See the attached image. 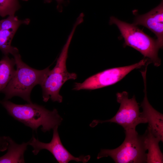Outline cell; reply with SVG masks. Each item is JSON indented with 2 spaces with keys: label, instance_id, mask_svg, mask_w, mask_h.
I'll use <instances>...</instances> for the list:
<instances>
[{
  "label": "cell",
  "instance_id": "obj_11",
  "mask_svg": "<svg viewBox=\"0 0 163 163\" xmlns=\"http://www.w3.org/2000/svg\"><path fill=\"white\" fill-rule=\"evenodd\" d=\"M8 141L7 152L0 157V163H24V154L27 149L29 142L18 144L9 136Z\"/></svg>",
  "mask_w": 163,
  "mask_h": 163
},
{
  "label": "cell",
  "instance_id": "obj_17",
  "mask_svg": "<svg viewBox=\"0 0 163 163\" xmlns=\"http://www.w3.org/2000/svg\"><path fill=\"white\" fill-rule=\"evenodd\" d=\"M8 136H0V151L4 152L7 150L8 144Z\"/></svg>",
  "mask_w": 163,
  "mask_h": 163
},
{
  "label": "cell",
  "instance_id": "obj_3",
  "mask_svg": "<svg viewBox=\"0 0 163 163\" xmlns=\"http://www.w3.org/2000/svg\"><path fill=\"white\" fill-rule=\"evenodd\" d=\"M122 144L113 149H101L97 158L110 156L116 163H146V134L139 135L136 129L125 130Z\"/></svg>",
  "mask_w": 163,
  "mask_h": 163
},
{
  "label": "cell",
  "instance_id": "obj_16",
  "mask_svg": "<svg viewBox=\"0 0 163 163\" xmlns=\"http://www.w3.org/2000/svg\"><path fill=\"white\" fill-rule=\"evenodd\" d=\"M29 22L28 19L21 20L14 15H10L6 19L0 21V29L17 30L21 24H27Z\"/></svg>",
  "mask_w": 163,
  "mask_h": 163
},
{
  "label": "cell",
  "instance_id": "obj_13",
  "mask_svg": "<svg viewBox=\"0 0 163 163\" xmlns=\"http://www.w3.org/2000/svg\"><path fill=\"white\" fill-rule=\"evenodd\" d=\"M14 58L4 55L0 60V93L7 86L14 74L16 70Z\"/></svg>",
  "mask_w": 163,
  "mask_h": 163
},
{
  "label": "cell",
  "instance_id": "obj_7",
  "mask_svg": "<svg viewBox=\"0 0 163 163\" xmlns=\"http://www.w3.org/2000/svg\"><path fill=\"white\" fill-rule=\"evenodd\" d=\"M148 60L144 58L131 65L105 70L90 76L82 83H75L73 89L92 90L114 84L132 71L144 66L147 63Z\"/></svg>",
  "mask_w": 163,
  "mask_h": 163
},
{
  "label": "cell",
  "instance_id": "obj_6",
  "mask_svg": "<svg viewBox=\"0 0 163 163\" xmlns=\"http://www.w3.org/2000/svg\"><path fill=\"white\" fill-rule=\"evenodd\" d=\"M117 101L120 104V108L115 115L111 119L105 120H94L90 126L94 127L99 123L111 122L121 126L125 130L136 129L139 124L147 123L146 119L143 117L139 111L138 103L134 95L129 98L128 93L123 91L116 94Z\"/></svg>",
  "mask_w": 163,
  "mask_h": 163
},
{
  "label": "cell",
  "instance_id": "obj_15",
  "mask_svg": "<svg viewBox=\"0 0 163 163\" xmlns=\"http://www.w3.org/2000/svg\"><path fill=\"white\" fill-rule=\"evenodd\" d=\"M20 7L18 0H0V16L14 15Z\"/></svg>",
  "mask_w": 163,
  "mask_h": 163
},
{
  "label": "cell",
  "instance_id": "obj_8",
  "mask_svg": "<svg viewBox=\"0 0 163 163\" xmlns=\"http://www.w3.org/2000/svg\"><path fill=\"white\" fill-rule=\"evenodd\" d=\"M58 127V126H56L53 129V137L49 143L41 142L34 136L32 137L29 141V145L33 148L32 152L34 155H37L40 150L45 149L50 152L56 161L59 163H68L71 160L83 163L88 162L90 158L89 155H82L76 157L71 154L64 147L59 135Z\"/></svg>",
  "mask_w": 163,
  "mask_h": 163
},
{
  "label": "cell",
  "instance_id": "obj_9",
  "mask_svg": "<svg viewBox=\"0 0 163 163\" xmlns=\"http://www.w3.org/2000/svg\"><path fill=\"white\" fill-rule=\"evenodd\" d=\"M137 26H143L156 35L157 42L161 48L163 44V2L147 13L137 16L133 23Z\"/></svg>",
  "mask_w": 163,
  "mask_h": 163
},
{
  "label": "cell",
  "instance_id": "obj_2",
  "mask_svg": "<svg viewBox=\"0 0 163 163\" xmlns=\"http://www.w3.org/2000/svg\"><path fill=\"white\" fill-rule=\"evenodd\" d=\"M13 56L16 69L12 78L2 92L5 95L4 100H8L16 96L21 97L28 103H32L30 97L31 91L36 85L41 84L50 67L43 70H37L24 62L18 52Z\"/></svg>",
  "mask_w": 163,
  "mask_h": 163
},
{
  "label": "cell",
  "instance_id": "obj_5",
  "mask_svg": "<svg viewBox=\"0 0 163 163\" xmlns=\"http://www.w3.org/2000/svg\"><path fill=\"white\" fill-rule=\"evenodd\" d=\"M109 24L117 27L124 39L125 46L139 51L155 66L160 65L161 60L158 56L160 48L156 40L145 33L137 26L122 21L114 17L110 18Z\"/></svg>",
  "mask_w": 163,
  "mask_h": 163
},
{
  "label": "cell",
  "instance_id": "obj_14",
  "mask_svg": "<svg viewBox=\"0 0 163 163\" xmlns=\"http://www.w3.org/2000/svg\"><path fill=\"white\" fill-rule=\"evenodd\" d=\"M17 30L0 29V50L4 55H13L18 52V49L11 45V42Z\"/></svg>",
  "mask_w": 163,
  "mask_h": 163
},
{
  "label": "cell",
  "instance_id": "obj_18",
  "mask_svg": "<svg viewBox=\"0 0 163 163\" xmlns=\"http://www.w3.org/2000/svg\"><path fill=\"white\" fill-rule=\"evenodd\" d=\"M58 3V6L60 8L61 6V4L62 3L64 0H56ZM47 2L49 1V0H46Z\"/></svg>",
  "mask_w": 163,
  "mask_h": 163
},
{
  "label": "cell",
  "instance_id": "obj_10",
  "mask_svg": "<svg viewBox=\"0 0 163 163\" xmlns=\"http://www.w3.org/2000/svg\"><path fill=\"white\" fill-rule=\"evenodd\" d=\"M146 70L145 69L141 71L144 85V97L141 105L142 109L141 114L142 117L146 119L153 135L163 142V115L153 108L148 100L146 90Z\"/></svg>",
  "mask_w": 163,
  "mask_h": 163
},
{
  "label": "cell",
  "instance_id": "obj_1",
  "mask_svg": "<svg viewBox=\"0 0 163 163\" xmlns=\"http://www.w3.org/2000/svg\"><path fill=\"white\" fill-rule=\"evenodd\" d=\"M0 104L14 119L36 131L40 126L43 132L49 131L62 120L56 109L50 111L36 104H18L8 100H0Z\"/></svg>",
  "mask_w": 163,
  "mask_h": 163
},
{
  "label": "cell",
  "instance_id": "obj_12",
  "mask_svg": "<svg viewBox=\"0 0 163 163\" xmlns=\"http://www.w3.org/2000/svg\"><path fill=\"white\" fill-rule=\"evenodd\" d=\"M148 153H147L146 163H162L163 155L159 145L160 140L152 133L150 127L148 126L145 131Z\"/></svg>",
  "mask_w": 163,
  "mask_h": 163
},
{
  "label": "cell",
  "instance_id": "obj_4",
  "mask_svg": "<svg viewBox=\"0 0 163 163\" xmlns=\"http://www.w3.org/2000/svg\"><path fill=\"white\" fill-rule=\"evenodd\" d=\"M72 37V35H69L56 66L52 69H49L40 85L43 101L45 102L50 99L54 102H62L63 97L60 94L59 91L62 86L67 81L75 80L77 78V74L69 72L66 67L68 50Z\"/></svg>",
  "mask_w": 163,
  "mask_h": 163
}]
</instances>
